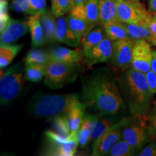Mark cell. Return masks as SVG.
Here are the masks:
<instances>
[{"instance_id": "obj_1", "label": "cell", "mask_w": 156, "mask_h": 156, "mask_svg": "<svg viewBox=\"0 0 156 156\" xmlns=\"http://www.w3.org/2000/svg\"><path fill=\"white\" fill-rule=\"evenodd\" d=\"M83 103L98 116L118 113L124 106L119 87L107 75H95L84 84Z\"/></svg>"}, {"instance_id": "obj_2", "label": "cell", "mask_w": 156, "mask_h": 156, "mask_svg": "<svg viewBox=\"0 0 156 156\" xmlns=\"http://www.w3.org/2000/svg\"><path fill=\"white\" fill-rule=\"evenodd\" d=\"M119 83L132 114L147 116L152 110L153 95L148 87L145 73L132 68L119 79Z\"/></svg>"}, {"instance_id": "obj_3", "label": "cell", "mask_w": 156, "mask_h": 156, "mask_svg": "<svg viewBox=\"0 0 156 156\" xmlns=\"http://www.w3.org/2000/svg\"><path fill=\"white\" fill-rule=\"evenodd\" d=\"M79 102V97L75 94L41 95L33 101L30 112L35 116L53 119L59 115H67Z\"/></svg>"}, {"instance_id": "obj_4", "label": "cell", "mask_w": 156, "mask_h": 156, "mask_svg": "<svg viewBox=\"0 0 156 156\" xmlns=\"http://www.w3.org/2000/svg\"><path fill=\"white\" fill-rule=\"evenodd\" d=\"M77 65L51 60L46 65L45 84L51 89H58L73 83L77 78Z\"/></svg>"}, {"instance_id": "obj_5", "label": "cell", "mask_w": 156, "mask_h": 156, "mask_svg": "<svg viewBox=\"0 0 156 156\" xmlns=\"http://www.w3.org/2000/svg\"><path fill=\"white\" fill-rule=\"evenodd\" d=\"M136 116V122L126 118L125 124L122 128V138L137 152L153 140L147 126L146 116Z\"/></svg>"}, {"instance_id": "obj_6", "label": "cell", "mask_w": 156, "mask_h": 156, "mask_svg": "<svg viewBox=\"0 0 156 156\" xmlns=\"http://www.w3.org/2000/svg\"><path fill=\"white\" fill-rule=\"evenodd\" d=\"M17 65L13 66L6 73H1L0 79V101L7 105L22 90L25 85V75L22 70H17Z\"/></svg>"}, {"instance_id": "obj_7", "label": "cell", "mask_w": 156, "mask_h": 156, "mask_svg": "<svg viewBox=\"0 0 156 156\" xmlns=\"http://www.w3.org/2000/svg\"><path fill=\"white\" fill-rule=\"evenodd\" d=\"M119 21L124 23L145 25L152 15L142 3L129 0H116Z\"/></svg>"}, {"instance_id": "obj_8", "label": "cell", "mask_w": 156, "mask_h": 156, "mask_svg": "<svg viewBox=\"0 0 156 156\" xmlns=\"http://www.w3.org/2000/svg\"><path fill=\"white\" fill-rule=\"evenodd\" d=\"M126 118H124L108 128L106 132L95 140L92 155H106L109 150L122 138V128L125 124Z\"/></svg>"}, {"instance_id": "obj_9", "label": "cell", "mask_w": 156, "mask_h": 156, "mask_svg": "<svg viewBox=\"0 0 156 156\" xmlns=\"http://www.w3.org/2000/svg\"><path fill=\"white\" fill-rule=\"evenodd\" d=\"M153 51L151 44L145 39L134 41L132 46V68L142 73H146L151 70Z\"/></svg>"}, {"instance_id": "obj_10", "label": "cell", "mask_w": 156, "mask_h": 156, "mask_svg": "<svg viewBox=\"0 0 156 156\" xmlns=\"http://www.w3.org/2000/svg\"><path fill=\"white\" fill-rule=\"evenodd\" d=\"M134 40L130 38H123L114 41L110 62L113 66L125 70L132 67V46Z\"/></svg>"}, {"instance_id": "obj_11", "label": "cell", "mask_w": 156, "mask_h": 156, "mask_svg": "<svg viewBox=\"0 0 156 156\" xmlns=\"http://www.w3.org/2000/svg\"><path fill=\"white\" fill-rule=\"evenodd\" d=\"M0 32L1 45L12 44L21 36L30 32L28 20L10 18L7 26Z\"/></svg>"}, {"instance_id": "obj_12", "label": "cell", "mask_w": 156, "mask_h": 156, "mask_svg": "<svg viewBox=\"0 0 156 156\" xmlns=\"http://www.w3.org/2000/svg\"><path fill=\"white\" fill-rule=\"evenodd\" d=\"M114 41L106 36L101 41L85 54L89 66L98 63H105L110 60L112 54Z\"/></svg>"}, {"instance_id": "obj_13", "label": "cell", "mask_w": 156, "mask_h": 156, "mask_svg": "<svg viewBox=\"0 0 156 156\" xmlns=\"http://www.w3.org/2000/svg\"><path fill=\"white\" fill-rule=\"evenodd\" d=\"M74 16L84 19L90 24L99 23V0H85L83 5L74 7L69 12Z\"/></svg>"}, {"instance_id": "obj_14", "label": "cell", "mask_w": 156, "mask_h": 156, "mask_svg": "<svg viewBox=\"0 0 156 156\" xmlns=\"http://www.w3.org/2000/svg\"><path fill=\"white\" fill-rule=\"evenodd\" d=\"M50 61L64 62L69 64H78L82 61L83 56H85L84 52L81 49H69L68 48L54 47L48 51Z\"/></svg>"}, {"instance_id": "obj_15", "label": "cell", "mask_w": 156, "mask_h": 156, "mask_svg": "<svg viewBox=\"0 0 156 156\" xmlns=\"http://www.w3.org/2000/svg\"><path fill=\"white\" fill-rule=\"evenodd\" d=\"M56 42L64 43L73 47H77L81 43L78 37L70 30L64 16L56 17Z\"/></svg>"}, {"instance_id": "obj_16", "label": "cell", "mask_w": 156, "mask_h": 156, "mask_svg": "<svg viewBox=\"0 0 156 156\" xmlns=\"http://www.w3.org/2000/svg\"><path fill=\"white\" fill-rule=\"evenodd\" d=\"M120 22L116 0H99V23L103 25Z\"/></svg>"}, {"instance_id": "obj_17", "label": "cell", "mask_w": 156, "mask_h": 156, "mask_svg": "<svg viewBox=\"0 0 156 156\" xmlns=\"http://www.w3.org/2000/svg\"><path fill=\"white\" fill-rule=\"evenodd\" d=\"M40 20L44 28L46 42H56V17L51 9H46L41 12Z\"/></svg>"}, {"instance_id": "obj_18", "label": "cell", "mask_w": 156, "mask_h": 156, "mask_svg": "<svg viewBox=\"0 0 156 156\" xmlns=\"http://www.w3.org/2000/svg\"><path fill=\"white\" fill-rule=\"evenodd\" d=\"M45 155L55 156L75 155L79 146L78 136L67 142H49Z\"/></svg>"}, {"instance_id": "obj_19", "label": "cell", "mask_w": 156, "mask_h": 156, "mask_svg": "<svg viewBox=\"0 0 156 156\" xmlns=\"http://www.w3.org/2000/svg\"><path fill=\"white\" fill-rule=\"evenodd\" d=\"M28 23L31 36V44L34 47H38L45 44L44 31L40 20V13L28 17Z\"/></svg>"}, {"instance_id": "obj_20", "label": "cell", "mask_w": 156, "mask_h": 156, "mask_svg": "<svg viewBox=\"0 0 156 156\" xmlns=\"http://www.w3.org/2000/svg\"><path fill=\"white\" fill-rule=\"evenodd\" d=\"M66 20L70 30L78 37L81 41L90 31L95 26L90 24L85 20L74 16L70 13L66 17Z\"/></svg>"}, {"instance_id": "obj_21", "label": "cell", "mask_w": 156, "mask_h": 156, "mask_svg": "<svg viewBox=\"0 0 156 156\" xmlns=\"http://www.w3.org/2000/svg\"><path fill=\"white\" fill-rule=\"evenodd\" d=\"M106 37L104 26L101 24H98L87 34L86 36L82 40L83 51L84 54H87L97 44H98Z\"/></svg>"}, {"instance_id": "obj_22", "label": "cell", "mask_w": 156, "mask_h": 156, "mask_svg": "<svg viewBox=\"0 0 156 156\" xmlns=\"http://www.w3.org/2000/svg\"><path fill=\"white\" fill-rule=\"evenodd\" d=\"M87 106L84 103L80 101L69 110L67 114L69 120L71 132H77L80 127L83 119L85 116V109Z\"/></svg>"}, {"instance_id": "obj_23", "label": "cell", "mask_w": 156, "mask_h": 156, "mask_svg": "<svg viewBox=\"0 0 156 156\" xmlns=\"http://www.w3.org/2000/svg\"><path fill=\"white\" fill-rule=\"evenodd\" d=\"M22 48V45H1L0 46V68L1 69L7 67L13 61V59Z\"/></svg>"}, {"instance_id": "obj_24", "label": "cell", "mask_w": 156, "mask_h": 156, "mask_svg": "<svg viewBox=\"0 0 156 156\" xmlns=\"http://www.w3.org/2000/svg\"><path fill=\"white\" fill-rule=\"evenodd\" d=\"M123 24L127 30L129 38L134 41L138 39H145L150 41L154 36V34L151 32V30L145 25L124 23H123Z\"/></svg>"}, {"instance_id": "obj_25", "label": "cell", "mask_w": 156, "mask_h": 156, "mask_svg": "<svg viewBox=\"0 0 156 156\" xmlns=\"http://www.w3.org/2000/svg\"><path fill=\"white\" fill-rule=\"evenodd\" d=\"M106 36L113 41L129 38L128 32L122 22H116L103 25Z\"/></svg>"}, {"instance_id": "obj_26", "label": "cell", "mask_w": 156, "mask_h": 156, "mask_svg": "<svg viewBox=\"0 0 156 156\" xmlns=\"http://www.w3.org/2000/svg\"><path fill=\"white\" fill-rule=\"evenodd\" d=\"M24 75L27 80L40 82L46 75V65L35 63L25 65Z\"/></svg>"}, {"instance_id": "obj_27", "label": "cell", "mask_w": 156, "mask_h": 156, "mask_svg": "<svg viewBox=\"0 0 156 156\" xmlns=\"http://www.w3.org/2000/svg\"><path fill=\"white\" fill-rule=\"evenodd\" d=\"M24 62L25 65L34 63L46 65L50 62L49 54L44 50L33 48L27 54Z\"/></svg>"}, {"instance_id": "obj_28", "label": "cell", "mask_w": 156, "mask_h": 156, "mask_svg": "<svg viewBox=\"0 0 156 156\" xmlns=\"http://www.w3.org/2000/svg\"><path fill=\"white\" fill-rule=\"evenodd\" d=\"M136 152L122 138L117 141L109 150L107 155L110 156H130L135 155Z\"/></svg>"}, {"instance_id": "obj_29", "label": "cell", "mask_w": 156, "mask_h": 156, "mask_svg": "<svg viewBox=\"0 0 156 156\" xmlns=\"http://www.w3.org/2000/svg\"><path fill=\"white\" fill-rule=\"evenodd\" d=\"M51 11L56 17L64 16L73 8L71 0H51Z\"/></svg>"}, {"instance_id": "obj_30", "label": "cell", "mask_w": 156, "mask_h": 156, "mask_svg": "<svg viewBox=\"0 0 156 156\" xmlns=\"http://www.w3.org/2000/svg\"><path fill=\"white\" fill-rule=\"evenodd\" d=\"M53 125L56 130V132L62 135L67 136L71 134V129L67 115H59L54 117Z\"/></svg>"}, {"instance_id": "obj_31", "label": "cell", "mask_w": 156, "mask_h": 156, "mask_svg": "<svg viewBox=\"0 0 156 156\" xmlns=\"http://www.w3.org/2000/svg\"><path fill=\"white\" fill-rule=\"evenodd\" d=\"M114 124V123L112 121L108 119H98V120L95 126L94 129H93L92 132V134H91L90 141L95 140L97 138H98L108 128H110Z\"/></svg>"}, {"instance_id": "obj_32", "label": "cell", "mask_w": 156, "mask_h": 156, "mask_svg": "<svg viewBox=\"0 0 156 156\" xmlns=\"http://www.w3.org/2000/svg\"><path fill=\"white\" fill-rule=\"evenodd\" d=\"M11 7L13 10L25 15H36L31 7L30 0H10Z\"/></svg>"}, {"instance_id": "obj_33", "label": "cell", "mask_w": 156, "mask_h": 156, "mask_svg": "<svg viewBox=\"0 0 156 156\" xmlns=\"http://www.w3.org/2000/svg\"><path fill=\"white\" fill-rule=\"evenodd\" d=\"M9 0H0V31L7 26L10 17L8 14Z\"/></svg>"}, {"instance_id": "obj_34", "label": "cell", "mask_w": 156, "mask_h": 156, "mask_svg": "<svg viewBox=\"0 0 156 156\" xmlns=\"http://www.w3.org/2000/svg\"><path fill=\"white\" fill-rule=\"evenodd\" d=\"M93 130L90 129L80 126L77 131L78 140H79V146L80 148L86 147L87 143L90 141L91 134Z\"/></svg>"}, {"instance_id": "obj_35", "label": "cell", "mask_w": 156, "mask_h": 156, "mask_svg": "<svg viewBox=\"0 0 156 156\" xmlns=\"http://www.w3.org/2000/svg\"><path fill=\"white\" fill-rule=\"evenodd\" d=\"M146 122L152 140H156V109L152 108L146 116Z\"/></svg>"}, {"instance_id": "obj_36", "label": "cell", "mask_w": 156, "mask_h": 156, "mask_svg": "<svg viewBox=\"0 0 156 156\" xmlns=\"http://www.w3.org/2000/svg\"><path fill=\"white\" fill-rule=\"evenodd\" d=\"M140 156H156V140H151V142L140 150L138 153Z\"/></svg>"}, {"instance_id": "obj_37", "label": "cell", "mask_w": 156, "mask_h": 156, "mask_svg": "<svg viewBox=\"0 0 156 156\" xmlns=\"http://www.w3.org/2000/svg\"><path fill=\"white\" fill-rule=\"evenodd\" d=\"M145 75L150 91L154 95L156 93V74L151 69L145 73Z\"/></svg>"}, {"instance_id": "obj_38", "label": "cell", "mask_w": 156, "mask_h": 156, "mask_svg": "<svg viewBox=\"0 0 156 156\" xmlns=\"http://www.w3.org/2000/svg\"><path fill=\"white\" fill-rule=\"evenodd\" d=\"M30 3L36 14H39L46 9V0H30Z\"/></svg>"}, {"instance_id": "obj_39", "label": "cell", "mask_w": 156, "mask_h": 156, "mask_svg": "<svg viewBox=\"0 0 156 156\" xmlns=\"http://www.w3.org/2000/svg\"><path fill=\"white\" fill-rule=\"evenodd\" d=\"M145 26L147 27L154 35H156V20L153 19V16L147 20L145 24Z\"/></svg>"}, {"instance_id": "obj_40", "label": "cell", "mask_w": 156, "mask_h": 156, "mask_svg": "<svg viewBox=\"0 0 156 156\" xmlns=\"http://www.w3.org/2000/svg\"><path fill=\"white\" fill-rule=\"evenodd\" d=\"M148 11L152 15L156 14V0H148Z\"/></svg>"}, {"instance_id": "obj_41", "label": "cell", "mask_w": 156, "mask_h": 156, "mask_svg": "<svg viewBox=\"0 0 156 156\" xmlns=\"http://www.w3.org/2000/svg\"><path fill=\"white\" fill-rule=\"evenodd\" d=\"M151 69L156 74V50L153 51V56L151 63Z\"/></svg>"}, {"instance_id": "obj_42", "label": "cell", "mask_w": 156, "mask_h": 156, "mask_svg": "<svg viewBox=\"0 0 156 156\" xmlns=\"http://www.w3.org/2000/svg\"><path fill=\"white\" fill-rule=\"evenodd\" d=\"M85 0H71L72 4H73V8L74 7H77V6L83 5V4L85 2Z\"/></svg>"}, {"instance_id": "obj_43", "label": "cell", "mask_w": 156, "mask_h": 156, "mask_svg": "<svg viewBox=\"0 0 156 156\" xmlns=\"http://www.w3.org/2000/svg\"><path fill=\"white\" fill-rule=\"evenodd\" d=\"M152 45L156 46V35H154V36L151 39V41H149Z\"/></svg>"}, {"instance_id": "obj_44", "label": "cell", "mask_w": 156, "mask_h": 156, "mask_svg": "<svg viewBox=\"0 0 156 156\" xmlns=\"http://www.w3.org/2000/svg\"><path fill=\"white\" fill-rule=\"evenodd\" d=\"M129 1L134 2H140V0H129Z\"/></svg>"}, {"instance_id": "obj_45", "label": "cell", "mask_w": 156, "mask_h": 156, "mask_svg": "<svg viewBox=\"0 0 156 156\" xmlns=\"http://www.w3.org/2000/svg\"><path fill=\"white\" fill-rule=\"evenodd\" d=\"M153 108H154V109H156V99H155V103H154V106H153Z\"/></svg>"}, {"instance_id": "obj_46", "label": "cell", "mask_w": 156, "mask_h": 156, "mask_svg": "<svg viewBox=\"0 0 156 156\" xmlns=\"http://www.w3.org/2000/svg\"><path fill=\"white\" fill-rule=\"evenodd\" d=\"M153 19L155 20H156V14L153 15Z\"/></svg>"}]
</instances>
